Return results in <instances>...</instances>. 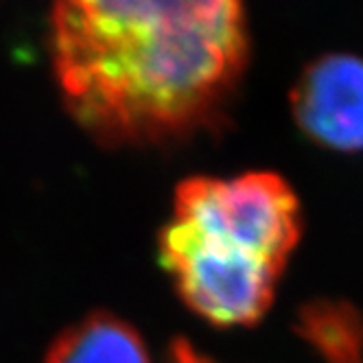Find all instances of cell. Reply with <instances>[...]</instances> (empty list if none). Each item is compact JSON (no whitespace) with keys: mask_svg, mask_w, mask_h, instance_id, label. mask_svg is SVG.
<instances>
[{"mask_svg":"<svg viewBox=\"0 0 363 363\" xmlns=\"http://www.w3.org/2000/svg\"><path fill=\"white\" fill-rule=\"evenodd\" d=\"M70 116L106 147L184 143L223 123L247 62L243 0H53Z\"/></svg>","mask_w":363,"mask_h":363,"instance_id":"6da1fadb","label":"cell"},{"mask_svg":"<svg viewBox=\"0 0 363 363\" xmlns=\"http://www.w3.org/2000/svg\"><path fill=\"white\" fill-rule=\"evenodd\" d=\"M300 237V199L278 173L201 175L177 184L158 256L193 313L221 328L254 326Z\"/></svg>","mask_w":363,"mask_h":363,"instance_id":"7a4b0ae2","label":"cell"},{"mask_svg":"<svg viewBox=\"0 0 363 363\" xmlns=\"http://www.w3.org/2000/svg\"><path fill=\"white\" fill-rule=\"evenodd\" d=\"M291 108L302 132L333 151L363 149V60L326 55L298 79Z\"/></svg>","mask_w":363,"mask_h":363,"instance_id":"3957f363","label":"cell"},{"mask_svg":"<svg viewBox=\"0 0 363 363\" xmlns=\"http://www.w3.org/2000/svg\"><path fill=\"white\" fill-rule=\"evenodd\" d=\"M44 363H151V357L132 324L108 311H96L64 328Z\"/></svg>","mask_w":363,"mask_h":363,"instance_id":"277c9868","label":"cell"},{"mask_svg":"<svg viewBox=\"0 0 363 363\" xmlns=\"http://www.w3.org/2000/svg\"><path fill=\"white\" fill-rule=\"evenodd\" d=\"M296 335L324 363H363V315L346 300L318 298L302 304Z\"/></svg>","mask_w":363,"mask_h":363,"instance_id":"5b68a950","label":"cell"},{"mask_svg":"<svg viewBox=\"0 0 363 363\" xmlns=\"http://www.w3.org/2000/svg\"><path fill=\"white\" fill-rule=\"evenodd\" d=\"M169 363H219L206 352L197 350L191 342L175 337L169 346Z\"/></svg>","mask_w":363,"mask_h":363,"instance_id":"8992f818","label":"cell"}]
</instances>
